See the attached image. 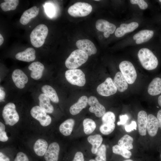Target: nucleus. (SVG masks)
I'll list each match as a JSON object with an SVG mask.
<instances>
[{
	"mask_svg": "<svg viewBox=\"0 0 161 161\" xmlns=\"http://www.w3.org/2000/svg\"><path fill=\"white\" fill-rule=\"evenodd\" d=\"M137 56L142 66L146 70L155 69L159 65L157 57L148 48H143L140 49L138 52Z\"/></svg>",
	"mask_w": 161,
	"mask_h": 161,
	"instance_id": "1",
	"label": "nucleus"
},
{
	"mask_svg": "<svg viewBox=\"0 0 161 161\" xmlns=\"http://www.w3.org/2000/svg\"><path fill=\"white\" fill-rule=\"evenodd\" d=\"M88 55L79 49L73 51L66 60L65 65L69 69H75L85 63L88 58Z\"/></svg>",
	"mask_w": 161,
	"mask_h": 161,
	"instance_id": "2",
	"label": "nucleus"
},
{
	"mask_svg": "<svg viewBox=\"0 0 161 161\" xmlns=\"http://www.w3.org/2000/svg\"><path fill=\"white\" fill-rule=\"evenodd\" d=\"M48 32V27L45 24H41L37 26L30 35L32 44L37 48L41 47L45 42Z\"/></svg>",
	"mask_w": 161,
	"mask_h": 161,
	"instance_id": "3",
	"label": "nucleus"
},
{
	"mask_svg": "<svg viewBox=\"0 0 161 161\" xmlns=\"http://www.w3.org/2000/svg\"><path fill=\"white\" fill-rule=\"evenodd\" d=\"M2 116L6 124L10 126L14 125L19 120V116L16 110V106L12 102L9 103L4 106Z\"/></svg>",
	"mask_w": 161,
	"mask_h": 161,
	"instance_id": "4",
	"label": "nucleus"
},
{
	"mask_svg": "<svg viewBox=\"0 0 161 161\" xmlns=\"http://www.w3.org/2000/svg\"><path fill=\"white\" fill-rule=\"evenodd\" d=\"M92 10V7L90 4L78 2L70 6L68 9V12L73 17H83L89 15Z\"/></svg>",
	"mask_w": 161,
	"mask_h": 161,
	"instance_id": "5",
	"label": "nucleus"
},
{
	"mask_svg": "<svg viewBox=\"0 0 161 161\" xmlns=\"http://www.w3.org/2000/svg\"><path fill=\"white\" fill-rule=\"evenodd\" d=\"M65 77L67 80L72 85L83 86L86 83L85 74L80 69L67 70L65 72Z\"/></svg>",
	"mask_w": 161,
	"mask_h": 161,
	"instance_id": "6",
	"label": "nucleus"
},
{
	"mask_svg": "<svg viewBox=\"0 0 161 161\" xmlns=\"http://www.w3.org/2000/svg\"><path fill=\"white\" fill-rule=\"evenodd\" d=\"M119 67L128 83H133L137 78V74L132 64L129 61H123L120 64Z\"/></svg>",
	"mask_w": 161,
	"mask_h": 161,
	"instance_id": "7",
	"label": "nucleus"
},
{
	"mask_svg": "<svg viewBox=\"0 0 161 161\" xmlns=\"http://www.w3.org/2000/svg\"><path fill=\"white\" fill-rule=\"evenodd\" d=\"M30 113L32 116L38 121L42 126H47L51 122V117L39 106L33 107L30 110Z\"/></svg>",
	"mask_w": 161,
	"mask_h": 161,
	"instance_id": "8",
	"label": "nucleus"
},
{
	"mask_svg": "<svg viewBox=\"0 0 161 161\" xmlns=\"http://www.w3.org/2000/svg\"><path fill=\"white\" fill-rule=\"evenodd\" d=\"M117 89L112 79L107 78L105 81L99 85L97 88L98 93L103 96H109L116 93Z\"/></svg>",
	"mask_w": 161,
	"mask_h": 161,
	"instance_id": "9",
	"label": "nucleus"
},
{
	"mask_svg": "<svg viewBox=\"0 0 161 161\" xmlns=\"http://www.w3.org/2000/svg\"><path fill=\"white\" fill-rule=\"evenodd\" d=\"M90 107L89 110L90 112L95 114L97 117H102L106 113V109L100 104L97 99L95 96H91L88 99V103Z\"/></svg>",
	"mask_w": 161,
	"mask_h": 161,
	"instance_id": "10",
	"label": "nucleus"
},
{
	"mask_svg": "<svg viewBox=\"0 0 161 161\" xmlns=\"http://www.w3.org/2000/svg\"><path fill=\"white\" fill-rule=\"evenodd\" d=\"M12 78L17 87L19 89L24 88L28 80V78L21 69L14 70L12 74Z\"/></svg>",
	"mask_w": 161,
	"mask_h": 161,
	"instance_id": "11",
	"label": "nucleus"
},
{
	"mask_svg": "<svg viewBox=\"0 0 161 161\" xmlns=\"http://www.w3.org/2000/svg\"><path fill=\"white\" fill-rule=\"evenodd\" d=\"M76 45L79 49L84 51L89 56L95 54L97 52L94 44L88 39L79 40L77 41Z\"/></svg>",
	"mask_w": 161,
	"mask_h": 161,
	"instance_id": "12",
	"label": "nucleus"
},
{
	"mask_svg": "<svg viewBox=\"0 0 161 161\" xmlns=\"http://www.w3.org/2000/svg\"><path fill=\"white\" fill-rule=\"evenodd\" d=\"M60 146L56 142L50 144L44 154L46 161H58L60 151Z\"/></svg>",
	"mask_w": 161,
	"mask_h": 161,
	"instance_id": "13",
	"label": "nucleus"
},
{
	"mask_svg": "<svg viewBox=\"0 0 161 161\" xmlns=\"http://www.w3.org/2000/svg\"><path fill=\"white\" fill-rule=\"evenodd\" d=\"M138 23L136 22H132L129 24L122 23L116 29L115 31V36L117 37H121L126 33L131 32L137 28Z\"/></svg>",
	"mask_w": 161,
	"mask_h": 161,
	"instance_id": "14",
	"label": "nucleus"
},
{
	"mask_svg": "<svg viewBox=\"0 0 161 161\" xmlns=\"http://www.w3.org/2000/svg\"><path fill=\"white\" fill-rule=\"evenodd\" d=\"M28 69L31 71L30 75L31 78L35 80H38L42 76L44 67L40 62L35 61L30 64Z\"/></svg>",
	"mask_w": 161,
	"mask_h": 161,
	"instance_id": "15",
	"label": "nucleus"
},
{
	"mask_svg": "<svg viewBox=\"0 0 161 161\" xmlns=\"http://www.w3.org/2000/svg\"><path fill=\"white\" fill-rule=\"evenodd\" d=\"M159 123L157 117L152 114L148 116L147 130L149 135L155 136L157 134L159 127Z\"/></svg>",
	"mask_w": 161,
	"mask_h": 161,
	"instance_id": "16",
	"label": "nucleus"
},
{
	"mask_svg": "<svg viewBox=\"0 0 161 161\" xmlns=\"http://www.w3.org/2000/svg\"><path fill=\"white\" fill-rule=\"evenodd\" d=\"M35 53V51L34 48L29 47L24 51L18 53L16 55L15 58L19 61L30 62L35 60L36 58Z\"/></svg>",
	"mask_w": 161,
	"mask_h": 161,
	"instance_id": "17",
	"label": "nucleus"
},
{
	"mask_svg": "<svg viewBox=\"0 0 161 161\" xmlns=\"http://www.w3.org/2000/svg\"><path fill=\"white\" fill-rule=\"evenodd\" d=\"M39 8L34 6L25 10L23 13L20 19V22L23 25L27 24L31 19L35 17L38 14Z\"/></svg>",
	"mask_w": 161,
	"mask_h": 161,
	"instance_id": "18",
	"label": "nucleus"
},
{
	"mask_svg": "<svg viewBox=\"0 0 161 161\" xmlns=\"http://www.w3.org/2000/svg\"><path fill=\"white\" fill-rule=\"evenodd\" d=\"M154 35L152 30H142L136 33L133 36V38L136 40L137 44H140L147 41L151 38Z\"/></svg>",
	"mask_w": 161,
	"mask_h": 161,
	"instance_id": "19",
	"label": "nucleus"
},
{
	"mask_svg": "<svg viewBox=\"0 0 161 161\" xmlns=\"http://www.w3.org/2000/svg\"><path fill=\"white\" fill-rule=\"evenodd\" d=\"M95 27L98 30L103 32H108L110 34L114 33L116 30V26L114 24L103 19L97 20Z\"/></svg>",
	"mask_w": 161,
	"mask_h": 161,
	"instance_id": "20",
	"label": "nucleus"
},
{
	"mask_svg": "<svg viewBox=\"0 0 161 161\" xmlns=\"http://www.w3.org/2000/svg\"><path fill=\"white\" fill-rule=\"evenodd\" d=\"M147 120L146 112L143 110L140 111L137 114V122L139 132L141 136L146 135Z\"/></svg>",
	"mask_w": 161,
	"mask_h": 161,
	"instance_id": "21",
	"label": "nucleus"
},
{
	"mask_svg": "<svg viewBox=\"0 0 161 161\" xmlns=\"http://www.w3.org/2000/svg\"><path fill=\"white\" fill-rule=\"evenodd\" d=\"M148 92L150 95L155 96L161 94V77H158L154 78L149 83Z\"/></svg>",
	"mask_w": 161,
	"mask_h": 161,
	"instance_id": "22",
	"label": "nucleus"
},
{
	"mask_svg": "<svg viewBox=\"0 0 161 161\" xmlns=\"http://www.w3.org/2000/svg\"><path fill=\"white\" fill-rule=\"evenodd\" d=\"M88 103V98L86 96H83L80 97L78 101L71 106L69 112L72 115H75L79 114L83 109L86 107Z\"/></svg>",
	"mask_w": 161,
	"mask_h": 161,
	"instance_id": "23",
	"label": "nucleus"
},
{
	"mask_svg": "<svg viewBox=\"0 0 161 161\" xmlns=\"http://www.w3.org/2000/svg\"><path fill=\"white\" fill-rule=\"evenodd\" d=\"M113 82L120 92H123L127 89L128 85L126 79L120 72H117L114 77Z\"/></svg>",
	"mask_w": 161,
	"mask_h": 161,
	"instance_id": "24",
	"label": "nucleus"
},
{
	"mask_svg": "<svg viewBox=\"0 0 161 161\" xmlns=\"http://www.w3.org/2000/svg\"><path fill=\"white\" fill-rule=\"evenodd\" d=\"M39 106L47 113L51 114L54 111V108L50 102L49 98L43 93L41 94L38 97Z\"/></svg>",
	"mask_w": 161,
	"mask_h": 161,
	"instance_id": "25",
	"label": "nucleus"
},
{
	"mask_svg": "<svg viewBox=\"0 0 161 161\" xmlns=\"http://www.w3.org/2000/svg\"><path fill=\"white\" fill-rule=\"evenodd\" d=\"M48 147V144L46 140L43 139L37 140L33 146V149L36 154L42 157L44 155Z\"/></svg>",
	"mask_w": 161,
	"mask_h": 161,
	"instance_id": "26",
	"label": "nucleus"
},
{
	"mask_svg": "<svg viewBox=\"0 0 161 161\" xmlns=\"http://www.w3.org/2000/svg\"><path fill=\"white\" fill-rule=\"evenodd\" d=\"M75 123V121L72 119L70 118L66 120L59 126L60 132L64 136L69 135L72 131Z\"/></svg>",
	"mask_w": 161,
	"mask_h": 161,
	"instance_id": "27",
	"label": "nucleus"
},
{
	"mask_svg": "<svg viewBox=\"0 0 161 161\" xmlns=\"http://www.w3.org/2000/svg\"><path fill=\"white\" fill-rule=\"evenodd\" d=\"M103 140L102 136L99 134L90 135L87 138L88 142L92 145L91 151L93 154H96L98 149L101 145Z\"/></svg>",
	"mask_w": 161,
	"mask_h": 161,
	"instance_id": "28",
	"label": "nucleus"
},
{
	"mask_svg": "<svg viewBox=\"0 0 161 161\" xmlns=\"http://www.w3.org/2000/svg\"><path fill=\"white\" fill-rule=\"evenodd\" d=\"M41 90L52 102L55 103L59 102V99L57 94L52 87L49 85H45L41 87Z\"/></svg>",
	"mask_w": 161,
	"mask_h": 161,
	"instance_id": "29",
	"label": "nucleus"
},
{
	"mask_svg": "<svg viewBox=\"0 0 161 161\" xmlns=\"http://www.w3.org/2000/svg\"><path fill=\"white\" fill-rule=\"evenodd\" d=\"M133 139L129 135L125 134L119 140L118 145L129 150L133 148Z\"/></svg>",
	"mask_w": 161,
	"mask_h": 161,
	"instance_id": "30",
	"label": "nucleus"
},
{
	"mask_svg": "<svg viewBox=\"0 0 161 161\" xmlns=\"http://www.w3.org/2000/svg\"><path fill=\"white\" fill-rule=\"evenodd\" d=\"M83 131L86 134H89L93 132L96 128L95 122L90 118H86L83 121Z\"/></svg>",
	"mask_w": 161,
	"mask_h": 161,
	"instance_id": "31",
	"label": "nucleus"
},
{
	"mask_svg": "<svg viewBox=\"0 0 161 161\" xmlns=\"http://www.w3.org/2000/svg\"><path fill=\"white\" fill-rule=\"evenodd\" d=\"M112 150L114 153L120 155L126 159H129L131 156V153L130 151L118 145H114Z\"/></svg>",
	"mask_w": 161,
	"mask_h": 161,
	"instance_id": "32",
	"label": "nucleus"
},
{
	"mask_svg": "<svg viewBox=\"0 0 161 161\" xmlns=\"http://www.w3.org/2000/svg\"><path fill=\"white\" fill-rule=\"evenodd\" d=\"M19 1L18 0H6L0 4L1 9L4 11L6 12L10 10H15L18 5Z\"/></svg>",
	"mask_w": 161,
	"mask_h": 161,
	"instance_id": "33",
	"label": "nucleus"
},
{
	"mask_svg": "<svg viewBox=\"0 0 161 161\" xmlns=\"http://www.w3.org/2000/svg\"><path fill=\"white\" fill-rule=\"evenodd\" d=\"M114 123H102L99 129L101 133L104 135H108L112 133L115 128Z\"/></svg>",
	"mask_w": 161,
	"mask_h": 161,
	"instance_id": "34",
	"label": "nucleus"
},
{
	"mask_svg": "<svg viewBox=\"0 0 161 161\" xmlns=\"http://www.w3.org/2000/svg\"><path fill=\"white\" fill-rule=\"evenodd\" d=\"M106 152L105 145L102 144L98 149L95 160L96 161H106Z\"/></svg>",
	"mask_w": 161,
	"mask_h": 161,
	"instance_id": "35",
	"label": "nucleus"
},
{
	"mask_svg": "<svg viewBox=\"0 0 161 161\" xmlns=\"http://www.w3.org/2000/svg\"><path fill=\"white\" fill-rule=\"evenodd\" d=\"M103 123H114L115 116L114 113L109 111L106 113L102 117Z\"/></svg>",
	"mask_w": 161,
	"mask_h": 161,
	"instance_id": "36",
	"label": "nucleus"
},
{
	"mask_svg": "<svg viewBox=\"0 0 161 161\" xmlns=\"http://www.w3.org/2000/svg\"><path fill=\"white\" fill-rule=\"evenodd\" d=\"M5 126L2 122H0V140L2 142H5L8 140V137L5 131Z\"/></svg>",
	"mask_w": 161,
	"mask_h": 161,
	"instance_id": "37",
	"label": "nucleus"
},
{
	"mask_svg": "<svg viewBox=\"0 0 161 161\" xmlns=\"http://www.w3.org/2000/svg\"><path fill=\"white\" fill-rule=\"evenodd\" d=\"M45 11L47 15L50 17H52L55 13L54 6L50 3L46 4L45 6Z\"/></svg>",
	"mask_w": 161,
	"mask_h": 161,
	"instance_id": "38",
	"label": "nucleus"
},
{
	"mask_svg": "<svg viewBox=\"0 0 161 161\" xmlns=\"http://www.w3.org/2000/svg\"><path fill=\"white\" fill-rule=\"evenodd\" d=\"M130 2L132 4H137L142 10H145L148 7V5L146 1L143 0H131Z\"/></svg>",
	"mask_w": 161,
	"mask_h": 161,
	"instance_id": "39",
	"label": "nucleus"
},
{
	"mask_svg": "<svg viewBox=\"0 0 161 161\" xmlns=\"http://www.w3.org/2000/svg\"><path fill=\"white\" fill-rule=\"evenodd\" d=\"M14 161H29V160L26 154L21 152L17 153Z\"/></svg>",
	"mask_w": 161,
	"mask_h": 161,
	"instance_id": "40",
	"label": "nucleus"
},
{
	"mask_svg": "<svg viewBox=\"0 0 161 161\" xmlns=\"http://www.w3.org/2000/svg\"><path fill=\"white\" fill-rule=\"evenodd\" d=\"M136 123L134 121H132L130 125H127L125 126L126 131L128 132H129L134 130H136Z\"/></svg>",
	"mask_w": 161,
	"mask_h": 161,
	"instance_id": "41",
	"label": "nucleus"
},
{
	"mask_svg": "<svg viewBox=\"0 0 161 161\" xmlns=\"http://www.w3.org/2000/svg\"><path fill=\"white\" fill-rule=\"evenodd\" d=\"M72 161H84L83 154L80 151L77 152Z\"/></svg>",
	"mask_w": 161,
	"mask_h": 161,
	"instance_id": "42",
	"label": "nucleus"
},
{
	"mask_svg": "<svg viewBox=\"0 0 161 161\" xmlns=\"http://www.w3.org/2000/svg\"><path fill=\"white\" fill-rule=\"evenodd\" d=\"M120 121L117 123V125H123L126 122L128 117L126 115H122L120 116Z\"/></svg>",
	"mask_w": 161,
	"mask_h": 161,
	"instance_id": "43",
	"label": "nucleus"
},
{
	"mask_svg": "<svg viewBox=\"0 0 161 161\" xmlns=\"http://www.w3.org/2000/svg\"><path fill=\"white\" fill-rule=\"evenodd\" d=\"M157 116L159 123V127L161 129V109L158 111Z\"/></svg>",
	"mask_w": 161,
	"mask_h": 161,
	"instance_id": "44",
	"label": "nucleus"
},
{
	"mask_svg": "<svg viewBox=\"0 0 161 161\" xmlns=\"http://www.w3.org/2000/svg\"><path fill=\"white\" fill-rule=\"evenodd\" d=\"M5 93L0 88V101L3 100L5 96Z\"/></svg>",
	"mask_w": 161,
	"mask_h": 161,
	"instance_id": "45",
	"label": "nucleus"
},
{
	"mask_svg": "<svg viewBox=\"0 0 161 161\" xmlns=\"http://www.w3.org/2000/svg\"><path fill=\"white\" fill-rule=\"evenodd\" d=\"M6 157L2 152L0 153V161H4V159Z\"/></svg>",
	"mask_w": 161,
	"mask_h": 161,
	"instance_id": "46",
	"label": "nucleus"
},
{
	"mask_svg": "<svg viewBox=\"0 0 161 161\" xmlns=\"http://www.w3.org/2000/svg\"><path fill=\"white\" fill-rule=\"evenodd\" d=\"M4 38L2 35L0 34V45L1 46L4 42Z\"/></svg>",
	"mask_w": 161,
	"mask_h": 161,
	"instance_id": "47",
	"label": "nucleus"
},
{
	"mask_svg": "<svg viewBox=\"0 0 161 161\" xmlns=\"http://www.w3.org/2000/svg\"><path fill=\"white\" fill-rule=\"evenodd\" d=\"M110 34L108 32H104L103 33L104 36L106 38L109 37L110 36Z\"/></svg>",
	"mask_w": 161,
	"mask_h": 161,
	"instance_id": "48",
	"label": "nucleus"
},
{
	"mask_svg": "<svg viewBox=\"0 0 161 161\" xmlns=\"http://www.w3.org/2000/svg\"><path fill=\"white\" fill-rule=\"evenodd\" d=\"M4 161H10V159L8 157H6L4 159Z\"/></svg>",
	"mask_w": 161,
	"mask_h": 161,
	"instance_id": "49",
	"label": "nucleus"
},
{
	"mask_svg": "<svg viewBox=\"0 0 161 161\" xmlns=\"http://www.w3.org/2000/svg\"><path fill=\"white\" fill-rule=\"evenodd\" d=\"M123 161H134L131 159H127L123 160Z\"/></svg>",
	"mask_w": 161,
	"mask_h": 161,
	"instance_id": "50",
	"label": "nucleus"
},
{
	"mask_svg": "<svg viewBox=\"0 0 161 161\" xmlns=\"http://www.w3.org/2000/svg\"><path fill=\"white\" fill-rule=\"evenodd\" d=\"M89 161H96L95 160L93 159H91L89 160Z\"/></svg>",
	"mask_w": 161,
	"mask_h": 161,
	"instance_id": "51",
	"label": "nucleus"
},
{
	"mask_svg": "<svg viewBox=\"0 0 161 161\" xmlns=\"http://www.w3.org/2000/svg\"><path fill=\"white\" fill-rule=\"evenodd\" d=\"M159 1L160 2H161V0H159Z\"/></svg>",
	"mask_w": 161,
	"mask_h": 161,
	"instance_id": "52",
	"label": "nucleus"
},
{
	"mask_svg": "<svg viewBox=\"0 0 161 161\" xmlns=\"http://www.w3.org/2000/svg\"><path fill=\"white\" fill-rule=\"evenodd\" d=\"M160 158H161V154H160Z\"/></svg>",
	"mask_w": 161,
	"mask_h": 161,
	"instance_id": "53",
	"label": "nucleus"
}]
</instances>
